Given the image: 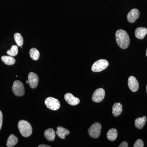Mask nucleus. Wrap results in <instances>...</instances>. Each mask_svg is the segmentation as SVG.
<instances>
[{
	"mask_svg": "<svg viewBox=\"0 0 147 147\" xmlns=\"http://www.w3.org/2000/svg\"><path fill=\"white\" fill-rule=\"evenodd\" d=\"M116 41L119 47L122 49L128 47L130 43L129 36L125 31L123 30H117L115 34Z\"/></svg>",
	"mask_w": 147,
	"mask_h": 147,
	"instance_id": "obj_1",
	"label": "nucleus"
},
{
	"mask_svg": "<svg viewBox=\"0 0 147 147\" xmlns=\"http://www.w3.org/2000/svg\"><path fill=\"white\" fill-rule=\"evenodd\" d=\"M18 126L20 133L23 137H28L31 136L32 128L28 122L25 120L20 121L18 122Z\"/></svg>",
	"mask_w": 147,
	"mask_h": 147,
	"instance_id": "obj_2",
	"label": "nucleus"
},
{
	"mask_svg": "<svg viewBox=\"0 0 147 147\" xmlns=\"http://www.w3.org/2000/svg\"><path fill=\"white\" fill-rule=\"evenodd\" d=\"M109 65L108 61L105 59H100L97 61L92 65L91 69L94 72H100L103 71Z\"/></svg>",
	"mask_w": 147,
	"mask_h": 147,
	"instance_id": "obj_3",
	"label": "nucleus"
},
{
	"mask_svg": "<svg viewBox=\"0 0 147 147\" xmlns=\"http://www.w3.org/2000/svg\"><path fill=\"white\" fill-rule=\"evenodd\" d=\"M101 128L102 127L100 123H95L89 128L88 132L91 137L94 139H96L100 136Z\"/></svg>",
	"mask_w": 147,
	"mask_h": 147,
	"instance_id": "obj_4",
	"label": "nucleus"
},
{
	"mask_svg": "<svg viewBox=\"0 0 147 147\" xmlns=\"http://www.w3.org/2000/svg\"><path fill=\"white\" fill-rule=\"evenodd\" d=\"M45 103L47 108L52 110H57L60 108L61 104L58 99L52 97L45 99Z\"/></svg>",
	"mask_w": 147,
	"mask_h": 147,
	"instance_id": "obj_5",
	"label": "nucleus"
},
{
	"mask_svg": "<svg viewBox=\"0 0 147 147\" xmlns=\"http://www.w3.org/2000/svg\"><path fill=\"white\" fill-rule=\"evenodd\" d=\"M12 91L16 96H21L24 95L25 94L24 84L20 81H15L12 86Z\"/></svg>",
	"mask_w": 147,
	"mask_h": 147,
	"instance_id": "obj_6",
	"label": "nucleus"
},
{
	"mask_svg": "<svg viewBox=\"0 0 147 147\" xmlns=\"http://www.w3.org/2000/svg\"><path fill=\"white\" fill-rule=\"evenodd\" d=\"M105 96V90L99 88L96 90L92 96V100L96 102H100L104 99Z\"/></svg>",
	"mask_w": 147,
	"mask_h": 147,
	"instance_id": "obj_7",
	"label": "nucleus"
},
{
	"mask_svg": "<svg viewBox=\"0 0 147 147\" xmlns=\"http://www.w3.org/2000/svg\"><path fill=\"white\" fill-rule=\"evenodd\" d=\"M28 79L30 87L33 89L36 88L39 81V78L37 74L34 72H30L28 74Z\"/></svg>",
	"mask_w": 147,
	"mask_h": 147,
	"instance_id": "obj_8",
	"label": "nucleus"
},
{
	"mask_svg": "<svg viewBox=\"0 0 147 147\" xmlns=\"http://www.w3.org/2000/svg\"><path fill=\"white\" fill-rule=\"evenodd\" d=\"M140 12L137 9H131L127 14V20L130 23H134L139 18Z\"/></svg>",
	"mask_w": 147,
	"mask_h": 147,
	"instance_id": "obj_9",
	"label": "nucleus"
},
{
	"mask_svg": "<svg viewBox=\"0 0 147 147\" xmlns=\"http://www.w3.org/2000/svg\"><path fill=\"white\" fill-rule=\"evenodd\" d=\"M128 85L129 89L132 92H137L139 89V83L134 76H130L129 77Z\"/></svg>",
	"mask_w": 147,
	"mask_h": 147,
	"instance_id": "obj_10",
	"label": "nucleus"
},
{
	"mask_svg": "<svg viewBox=\"0 0 147 147\" xmlns=\"http://www.w3.org/2000/svg\"><path fill=\"white\" fill-rule=\"evenodd\" d=\"M65 99L69 104L71 105H76L79 104L80 100L78 98L75 97L73 94L67 93L65 95Z\"/></svg>",
	"mask_w": 147,
	"mask_h": 147,
	"instance_id": "obj_11",
	"label": "nucleus"
},
{
	"mask_svg": "<svg viewBox=\"0 0 147 147\" xmlns=\"http://www.w3.org/2000/svg\"><path fill=\"white\" fill-rule=\"evenodd\" d=\"M147 34V28L143 27L137 28L135 30V36L139 39H143Z\"/></svg>",
	"mask_w": 147,
	"mask_h": 147,
	"instance_id": "obj_12",
	"label": "nucleus"
},
{
	"mask_svg": "<svg viewBox=\"0 0 147 147\" xmlns=\"http://www.w3.org/2000/svg\"><path fill=\"white\" fill-rule=\"evenodd\" d=\"M57 129V130L56 131V134L58 135V137L61 139H65V136L69 135L70 133L68 129L64 128L62 127H58Z\"/></svg>",
	"mask_w": 147,
	"mask_h": 147,
	"instance_id": "obj_13",
	"label": "nucleus"
},
{
	"mask_svg": "<svg viewBox=\"0 0 147 147\" xmlns=\"http://www.w3.org/2000/svg\"><path fill=\"white\" fill-rule=\"evenodd\" d=\"M122 111V105L121 104L120 102L115 103L113 105L112 113L115 117H118L121 115Z\"/></svg>",
	"mask_w": 147,
	"mask_h": 147,
	"instance_id": "obj_14",
	"label": "nucleus"
},
{
	"mask_svg": "<svg viewBox=\"0 0 147 147\" xmlns=\"http://www.w3.org/2000/svg\"><path fill=\"white\" fill-rule=\"evenodd\" d=\"M44 136L48 141L53 142L55 140L56 137L55 131L53 128L48 129L44 132Z\"/></svg>",
	"mask_w": 147,
	"mask_h": 147,
	"instance_id": "obj_15",
	"label": "nucleus"
},
{
	"mask_svg": "<svg viewBox=\"0 0 147 147\" xmlns=\"http://www.w3.org/2000/svg\"><path fill=\"white\" fill-rule=\"evenodd\" d=\"M146 121L147 118L145 116L136 119L134 122L135 127L139 129H142L144 126Z\"/></svg>",
	"mask_w": 147,
	"mask_h": 147,
	"instance_id": "obj_16",
	"label": "nucleus"
},
{
	"mask_svg": "<svg viewBox=\"0 0 147 147\" xmlns=\"http://www.w3.org/2000/svg\"><path fill=\"white\" fill-rule=\"evenodd\" d=\"M117 131L116 129H110L107 132V138H108V140L110 141H115L117 139Z\"/></svg>",
	"mask_w": 147,
	"mask_h": 147,
	"instance_id": "obj_17",
	"label": "nucleus"
},
{
	"mask_svg": "<svg viewBox=\"0 0 147 147\" xmlns=\"http://www.w3.org/2000/svg\"><path fill=\"white\" fill-rule=\"evenodd\" d=\"M18 140L17 137L13 134H11L7 139V146L8 147H14L18 143Z\"/></svg>",
	"mask_w": 147,
	"mask_h": 147,
	"instance_id": "obj_18",
	"label": "nucleus"
},
{
	"mask_svg": "<svg viewBox=\"0 0 147 147\" xmlns=\"http://www.w3.org/2000/svg\"><path fill=\"white\" fill-rule=\"evenodd\" d=\"M3 62L7 65H13L15 63L16 60L10 56H3L1 57Z\"/></svg>",
	"mask_w": 147,
	"mask_h": 147,
	"instance_id": "obj_19",
	"label": "nucleus"
},
{
	"mask_svg": "<svg viewBox=\"0 0 147 147\" xmlns=\"http://www.w3.org/2000/svg\"><path fill=\"white\" fill-rule=\"evenodd\" d=\"M30 57L34 61H37L39 59L40 53L36 48H32L30 50Z\"/></svg>",
	"mask_w": 147,
	"mask_h": 147,
	"instance_id": "obj_20",
	"label": "nucleus"
},
{
	"mask_svg": "<svg viewBox=\"0 0 147 147\" xmlns=\"http://www.w3.org/2000/svg\"><path fill=\"white\" fill-rule=\"evenodd\" d=\"M14 39L16 44L19 47H21L24 44V38L21 34L16 33L14 35Z\"/></svg>",
	"mask_w": 147,
	"mask_h": 147,
	"instance_id": "obj_21",
	"label": "nucleus"
},
{
	"mask_svg": "<svg viewBox=\"0 0 147 147\" xmlns=\"http://www.w3.org/2000/svg\"><path fill=\"white\" fill-rule=\"evenodd\" d=\"M18 47L16 45H13L11 46L10 49L7 50V54L11 56V57H14L16 56L18 54Z\"/></svg>",
	"mask_w": 147,
	"mask_h": 147,
	"instance_id": "obj_22",
	"label": "nucleus"
},
{
	"mask_svg": "<svg viewBox=\"0 0 147 147\" xmlns=\"http://www.w3.org/2000/svg\"><path fill=\"white\" fill-rule=\"evenodd\" d=\"M144 146V143L143 140L141 139L137 140L134 145V147H143Z\"/></svg>",
	"mask_w": 147,
	"mask_h": 147,
	"instance_id": "obj_23",
	"label": "nucleus"
},
{
	"mask_svg": "<svg viewBox=\"0 0 147 147\" xmlns=\"http://www.w3.org/2000/svg\"><path fill=\"white\" fill-rule=\"evenodd\" d=\"M3 114L1 111L0 110V130L1 129L2 126L3 124Z\"/></svg>",
	"mask_w": 147,
	"mask_h": 147,
	"instance_id": "obj_24",
	"label": "nucleus"
},
{
	"mask_svg": "<svg viewBox=\"0 0 147 147\" xmlns=\"http://www.w3.org/2000/svg\"><path fill=\"white\" fill-rule=\"evenodd\" d=\"M128 146V144L126 142H122L121 144L119 146V147H127Z\"/></svg>",
	"mask_w": 147,
	"mask_h": 147,
	"instance_id": "obj_25",
	"label": "nucleus"
},
{
	"mask_svg": "<svg viewBox=\"0 0 147 147\" xmlns=\"http://www.w3.org/2000/svg\"><path fill=\"white\" fill-rule=\"evenodd\" d=\"M50 146H48V145L45 144H41L40 145L38 146V147H50Z\"/></svg>",
	"mask_w": 147,
	"mask_h": 147,
	"instance_id": "obj_26",
	"label": "nucleus"
},
{
	"mask_svg": "<svg viewBox=\"0 0 147 147\" xmlns=\"http://www.w3.org/2000/svg\"><path fill=\"white\" fill-rule=\"evenodd\" d=\"M146 56L147 57V48L146 51Z\"/></svg>",
	"mask_w": 147,
	"mask_h": 147,
	"instance_id": "obj_27",
	"label": "nucleus"
},
{
	"mask_svg": "<svg viewBox=\"0 0 147 147\" xmlns=\"http://www.w3.org/2000/svg\"><path fill=\"white\" fill-rule=\"evenodd\" d=\"M26 83H27V84H28V83H29L28 81H26Z\"/></svg>",
	"mask_w": 147,
	"mask_h": 147,
	"instance_id": "obj_28",
	"label": "nucleus"
},
{
	"mask_svg": "<svg viewBox=\"0 0 147 147\" xmlns=\"http://www.w3.org/2000/svg\"><path fill=\"white\" fill-rule=\"evenodd\" d=\"M146 91H147V85L146 86Z\"/></svg>",
	"mask_w": 147,
	"mask_h": 147,
	"instance_id": "obj_29",
	"label": "nucleus"
}]
</instances>
